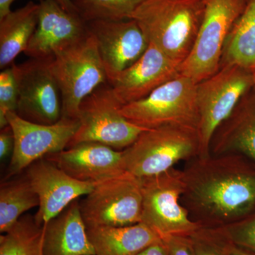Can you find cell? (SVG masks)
<instances>
[{
    "mask_svg": "<svg viewBox=\"0 0 255 255\" xmlns=\"http://www.w3.org/2000/svg\"><path fill=\"white\" fill-rule=\"evenodd\" d=\"M244 157L238 154L196 157L183 169L181 203L201 228L224 227L255 212V171Z\"/></svg>",
    "mask_w": 255,
    "mask_h": 255,
    "instance_id": "6da1fadb",
    "label": "cell"
},
{
    "mask_svg": "<svg viewBox=\"0 0 255 255\" xmlns=\"http://www.w3.org/2000/svg\"><path fill=\"white\" fill-rule=\"evenodd\" d=\"M204 11L203 0H145L130 18L151 44L180 65L192 49Z\"/></svg>",
    "mask_w": 255,
    "mask_h": 255,
    "instance_id": "7a4b0ae2",
    "label": "cell"
},
{
    "mask_svg": "<svg viewBox=\"0 0 255 255\" xmlns=\"http://www.w3.org/2000/svg\"><path fill=\"white\" fill-rule=\"evenodd\" d=\"M50 65L61 95L64 118L78 119L83 100L108 83L97 42L89 30L81 38L57 48Z\"/></svg>",
    "mask_w": 255,
    "mask_h": 255,
    "instance_id": "3957f363",
    "label": "cell"
},
{
    "mask_svg": "<svg viewBox=\"0 0 255 255\" xmlns=\"http://www.w3.org/2000/svg\"><path fill=\"white\" fill-rule=\"evenodd\" d=\"M199 154L197 131L173 126L146 130L122 150L126 172L139 179L164 173L179 161Z\"/></svg>",
    "mask_w": 255,
    "mask_h": 255,
    "instance_id": "277c9868",
    "label": "cell"
},
{
    "mask_svg": "<svg viewBox=\"0 0 255 255\" xmlns=\"http://www.w3.org/2000/svg\"><path fill=\"white\" fill-rule=\"evenodd\" d=\"M196 88L197 83L179 74L145 98L122 106L121 113L128 121L143 128L173 126L198 132Z\"/></svg>",
    "mask_w": 255,
    "mask_h": 255,
    "instance_id": "5b68a950",
    "label": "cell"
},
{
    "mask_svg": "<svg viewBox=\"0 0 255 255\" xmlns=\"http://www.w3.org/2000/svg\"><path fill=\"white\" fill-rule=\"evenodd\" d=\"M253 87L251 70L238 65L221 67L214 75L197 84L199 158L211 156L215 132Z\"/></svg>",
    "mask_w": 255,
    "mask_h": 255,
    "instance_id": "8992f818",
    "label": "cell"
},
{
    "mask_svg": "<svg viewBox=\"0 0 255 255\" xmlns=\"http://www.w3.org/2000/svg\"><path fill=\"white\" fill-rule=\"evenodd\" d=\"M204 15L190 53L179 66V74L196 83L221 68L228 35L246 7L248 0H203Z\"/></svg>",
    "mask_w": 255,
    "mask_h": 255,
    "instance_id": "52a82bcc",
    "label": "cell"
},
{
    "mask_svg": "<svg viewBox=\"0 0 255 255\" xmlns=\"http://www.w3.org/2000/svg\"><path fill=\"white\" fill-rule=\"evenodd\" d=\"M122 105L110 84L96 89L80 105V126L68 147L85 142H95L122 151L131 145L143 128L128 121L121 113Z\"/></svg>",
    "mask_w": 255,
    "mask_h": 255,
    "instance_id": "ba28073f",
    "label": "cell"
},
{
    "mask_svg": "<svg viewBox=\"0 0 255 255\" xmlns=\"http://www.w3.org/2000/svg\"><path fill=\"white\" fill-rule=\"evenodd\" d=\"M140 179L142 223L162 239L169 236H191L201 228L181 203L184 187L182 170L173 167L159 175Z\"/></svg>",
    "mask_w": 255,
    "mask_h": 255,
    "instance_id": "9c48e42d",
    "label": "cell"
},
{
    "mask_svg": "<svg viewBox=\"0 0 255 255\" xmlns=\"http://www.w3.org/2000/svg\"><path fill=\"white\" fill-rule=\"evenodd\" d=\"M80 207L87 228L119 227L141 223L140 179L125 172L98 183L80 202Z\"/></svg>",
    "mask_w": 255,
    "mask_h": 255,
    "instance_id": "30bf717a",
    "label": "cell"
},
{
    "mask_svg": "<svg viewBox=\"0 0 255 255\" xmlns=\"http://www.w3.org/2000/svg\"><path fill=\"white\" fill-rule=\"evenodd\" d=\"M18 90L16 113L33 123L51 125L62 118L61 95L50 59L30 58L11 65Z\"/></svg>",
    "mask_w": 255,
    "mask_h": 255,
    "instance_id": "8fae6325",
    "label": "cell"
},
{
    "mask_svg": "<svg viewBox=\"0 0 255 255\" xmlns=\"http://www.w3.org/2000/svg\"><path fill=\"white\" fill-rule=\"evenodd\" d=\"M7 121L14 134V145L6 178L19 173L38 159L65 150L80 126L78 119L64 117L51 125L33 123L16 112L8 113Z\"/></svg>",
    "mask_w": 255,
    "mask_h": 255,
    "instance_id": "7c38bea8",
    "label": "cell"
},
{
    "mask_svg": "<svg viewBox=\"0 0 255 255\" xmlns=\"http://www.w3.org/2000/svg\"><path fill=\"white\" fill-rule=\"evenodd\" d=\"M87 27L97 42L108 83L136 62L150 45L141 28L131 18L90 21Z\"/></svg>",
    "mask_w": 255,
    "mask_h": 255,
    "instance_id": "4fadbf2b",
    "label": "cell"
},
{
    "mask_svg": "<svg viewBox=\"0 0 255 255\" xmlns=\"http://www.w3.org/2000/svg\"><path fill=\"white\" fill-rule=\"evenodd\" d=\"M26 178L39 199L34 217L40 226L49 222L80 196L90 194L98 184L74 179L45 157L26 168Z\"/></svg>",
    "mask_w": 255,
    "mask_h": 255,
    "instance_id": "5bb4252c",
    "label": "cell"
},
{
    "mask_svg": "<svg viewBox=\"0 0 255 255\" xmlns=\"http://www.w3.org/2000/svg\"><path fill=\"white\" fill-rule=\"evenodd\" d=\"M179 64L153 45L143 55L110 82L122 106L145 98L156 89L179 75Z\"/></svg>",
    "mask_w": 255,
    "mask_h": 255,
    "instance_id": "9a60e30c",
    "label": "cell"
},
{
    "mask_svg": "<svg viewBox=\"0 0 255 255\" xmlns=\"http://www.w3.org/2000/svg\"><path fill=\"white\" fill-rule=\"evenodd\" d=\"M38 23L25 54L33 59L48 60L57 48L86 34L87 23L69 12L54 0H39Z\"/></svg>",
    "mask_w": 255,
    "mask_h": 255,
    "instance_id": "2e32d148",
    "label": "cell"
},
{
    "mask_svg": "<svg viewBox=\"0 0 255 255\" xmlns=\"http://www.w3.org/2000/svg\"><path fill=\"white\" fill-rule=\"evenodd\" d=\"M45 158L81 182L100 183L126 172L122 151L99 142H81Z\"/></svg>",
    "mask_w": 255,
    "mask_h": 255,
    "instance_id": "e0dca14e",
    "label": "cell"
},
{
    "mask_svg": "<svg viewBox=\"0 0 255 255\" xmlns=\"http://www.w3.org/2000/svg\"><path fill=\"white\" fill-rule=\"evenodd\" d=\"M226 154H238L255 162V96L247 94L214 134L211 155Z\"/></svg>",
    "mask_w": 255,
    "mask_h": 255,
    "instance_id": "ac0fdd59",
    "label": "cell"
},
{
    "mask_svg": "<svg viewBox=\"0 0 255 255\" xmlns=\"http://www.w3.org/2000/svg\"><path fill=\"white\" fill-rule=\"evenodd\" d=\"M44 227L43 255H95L78 199Z\"/></svg>",
    "mask_w": 255,
    "mask_h": 255,
    "instance_id": "d6986e66",
    "label": "cell"
},
{
    "mask_svg": "<svg viewBox=\"0 0 255 255\" xmlns=\"http://www.w3.org/2000/svg\"><path fill=\"white\" fill-rule=\"evenodd\" d=\"M95 255H136L162 241L143 223L130 226L87 228Z\"/></svg>",
    "mask_w": 255,
    "mask_h": 255,
    "instance_id": "ffe728a7",
    "label": "cell"
},
{
    "mask_svg": "<svg viewBox=\"0 0 255 255\" xmlns=\"http://www.w3.org/2000/svg\"><path fill=\"white\" fill-rule=\"evenodd\" d=\"M39 4L28 1L0 20V68L11 66L27 48L38 23Z\"/></svg>",
    "mask_w": 255,
    "mask_h": 255,
    "instance_id": "44dd1931",
    "label": "cell"
},
{
    "mask_svg": "<svg viewBox=\"0 0 255 255\" xmlns=\"http://www.w3.org/2000/svg\"><path fill=\"white\" fill-rule=\"evenodd\" d=\"M226 65H238L251 71L255 67V0H248L228 35L221 68Z\"/></svg>",
    "mask_w": 255,
    "mask_h": 255,
    "instance_id": "7402d4cb",
    "label": "cell"
},
{
    "mask_svg": "<svg viewBox=\"0 0 255 255\" xmlns=\"http://www.w3.org/2000/svg\"><path fill=\"white\" fill-rule=\"evenodd\" d=\"M45 227L22 216L0 237V255H43Z\"/></svg>",
    "mask_w": 255,
    "mask_h": 255,
    "instance_id": "603a6c76",
    "label": "cell"
},
{
    "mask_svg": "<svg viewBox=\"0 0 255 255\" xmlns=\"http://www.w3.org/2000/svg\"><path fill=\"white\" fill-rule=\"evenodd\" d=\"M39 206V199L27 179L4 183L0 188V232L6 233L25 212Z\"/></svg>",
    "mask_w": 255,
    "mask_h": 255,
    "instance_id": "cb8c5ba5",
    "label": "cell"
},
{
    "mask_svg": "<svg viewBox=\"0 0 255 255\" xmlns=\"http://www.w3.org/2000/svg\"><path fill=\"white\" fill-rule=\"evenodd\" d=\"M145 0H72L77 12L86 22L97 20L130 19Z\"/></svg>",
    "mask_w": 255,
    "mask_h": 255,
    "instance_id": "d4e9b609",
    "label": "cell"
},
{
    "mask_svg": "<svg viewBox=\"0 0 255 255\" xmlns=\"http://www.w3.org/2000/svg\"><path fill=\"white\" fill-rule=\"evenodd\" d=\"M215 229L234 246L255 253V214L238 222Z\"/></svg>",
    "mask_w": 255,
    "mask_h": 255,
    "instance_id": "484cf974",
    "label": "cell"
},
{
    "mask_svg": "<svg viewBox=\"0 0 255 255\" xmlns=\"http://www.w3.org/2000/svg\"><path fill=\"white\" fill-rule=\"evenodd\" d=\"M18 103V90L11 66L3 69L0 73V127L9 125L7 114L16 112Z\"/></svg>",
    "mask_w": 255,
    "mask_h": 255,
    "instance_id": "4316f807",
    "label": "cell"
},
{
    "mask_svg": "<svg viewBox=\"0 0 255 255\" xmlns=\"http://www.w3.org/2000/svg\"><path fill=\"white\" fill-rule=\"evenodd\" d=\"M195 255H224L214 232L201 228L190 236Z\"/></svg>",
    "mask_w": 255,
    "mask_h": 255,
    "instance_id": "83f0119b",
    "label": "cell"
},
{
    "mask_svg": "<svg viewBox=\"0 0 255 255\" xmlns=\"http://www.w3.org/2000/svg\"><path fill=\"white\" fill-rule=\"evenodd\" d=\"M162 240L169 255H195L190 236H169Z\"/></svg>",
    "mask_w": 255,
    "mask_h": 255,
    "instance_id": "f1b7e54d",
    "label": "cell"
},
{
    "mask_svg": "<svg viewBox=\"0 0 255 255\" xmlns=\"http://www.w3.org/2000/svg\"><path fill=\"white\" fill-rule=\"evenodd\" d=\"M14 137L9 125L1 129L0 132V158L4 159L14 150Z\"/></svg>",
    "mask_w": 255,
    "mask_h": 255,
    "instance_id": "f546056e",
    "label": "cell"
},
{
    "mask_svg": "<svg viewBox=\"0 0 255 255\" xmlns=\"http://www.w3.org/2000/svg\"><path fill=\"white\" fill-rule=\"evenodd\" d=\"M210 229L212 230L213 232H214L224 255H255V253L247 251L246 250L242 249V248L234 246L232 243L228 241L226 238H223L220 234L219 231L215 228H210Z\"/></svg>",
    "mask_w": 255,
    "mask_h": 255,
    "instance_id": "4dcf8cb0",
    "label": "cell"
},
{
    "mask_svg": "<svg viewBox=\"0 0 255 255\" xmlns=\"http://www.w3.org/2000/svg\"><path fill=\"white\" fill-rule=\"evenodd\" d=\"M146 255H169L165 245L162 241L151 245L145 251Z\"/></svg>",
    "mask_w": 255,
    "mask_h": 255,
    "instance_id": "1f68e13d",
    "label": "cell"
},
{
    "mask_svg": "<svg viewBox=\"0 0 255 255\" xmlns=\"http://www.w3.org/2000/svg\"><path fill=\"white\" fill-rule=\"evenodd\" d=\"M16 0H0V20L6 17L12 11L11 6Z\"/></svg>",
    "mask_w": 255,
    "mask_h": 255,
    "instance_id": "d6a6232c",
    "label": "cell"
},
{
    "mask_svg": "<svg viewBox=\"0 0 255 255\" xmlns=\"http://www.w3.org/2000/svg\"><path fill=\"white\" fill-rule=\"evenodd\" d=\"M54 1L58 3L64 9L69 12L78 13L74 6L72 0H54Z\"/></svg>",
    "mask_w": 255,
    "mask_h": 255,
    "instance_id": "836d02e7",
    "label": "cell"
},
{
    "mask_svg": "<svg viewBox=\"0 0 255 255\" xmlns=\"http://www.w3.org/2000/svg\"><path fill=\"white\" fill-rule=\"evenodd\" d=\"M252 75H253V87L255 88V67L251 70Z\"/></svg>",
    "mask_w": 255,
    "mask_h": 255,
    "instance_id": "e575fe53",
    "label": "cell"
},
{
    "mask_svg": "<svg viewBox=\"0 0 255 255\" xmlns=\"http://www.w3.org/2000/svg\"><path fill=\"white\" fill-rule=\"evenodd\" d=\"M136 255H146V254L145 253V252L142 251V252H141V253H138V254H137Z\"/></svg>",
    "mask_w": 255,
    "mask_h": 255,
    "instance_id": "d590c367",
    "label": "cell"
}]
</instances>
